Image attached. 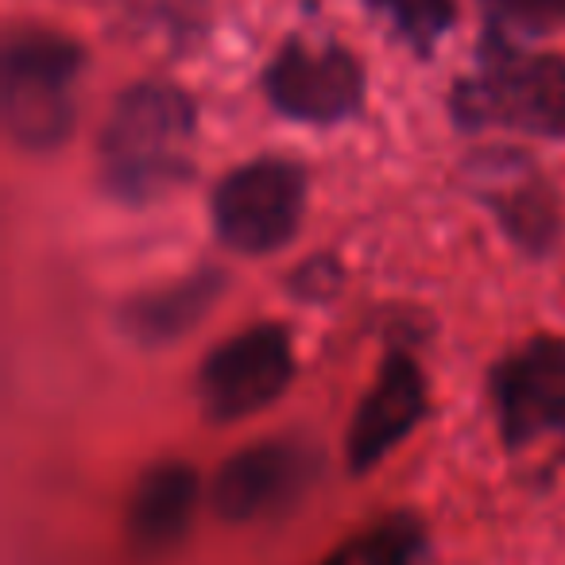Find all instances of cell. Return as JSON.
<instances>
[{
	"label": "cell",
	"mask_w": 565,
	"mask_h": 565,
	"mask_svg": "<svg viewBox=\"0 0 565 565\" xmlns=\"http://www.w3.org/2000/svg\"><path fill=\"white\" fill-rule=\"evenodd\" d=\"M275 113L302 125H341L364 105V71L338 43L287 40L264 71Z\"/></svg>",
	"instance_id": "7"
},
{
	"label": "cell",
	"mask_w": 565,
	"mask_h": 565,
	"mask_svg": "<svg viewBox=\"0 0 565 565\" xmlns=\"http://www.w3.org/2000/svg\"><path fill=\"white\" fill-rule=\"evenodd\" d=\"M86 55L71 35L12 28L0 55V120L24 151H55L78 120V78Z\"/></svg>",
	"instance_id": "3"
},
{
	"label": "cell",
	"mask_w": 565,
	"mask_h": 565,
	"mask_svg": "<svg viewBox=\"0 0 565 565\" xmlns=\"http://www.w3.org/2000/svg\"><path fill=\"white\" fill-rule=\"evenodd\" d=\"M484 12L500 35L542 40L565 28V0H484Z\"/></svg>",
	"instance_id": "15"
},
{
	"label": "cell",
	"mask_w": 565,
	"mask_h": 565,
	"mask_svg": "<svg viewBox=\"0 0 565 565\" xmlns=\"http://www.w3.org/2000/svg\"><path fill=\"white\" fill-rule=\"evenodd\" d=\"M318 465L322 461L307 441L271 438L244 446L213 477V511L228 523L279 515L307 495Z\"/></svg>",
	"instance_id": "8"
},
{
	"label": "cell",
	"mask_w": 565,
	"mask_h": 565,
	"mask_svg": "<svg viewBox=\"0 0 565 565\" xmlns=\"http://www.w3.org/2000/svg\"><path fill=\"white\" fill-rule=\"evenodd\" d=\"M213 233L241 256H271L299 236L307 213V171L295 159L259 156L213 186Z\"/></svg>",
	"instance_id": "4"
},
{
	"label": "cell",
	"mask_w": 565,
	"mask_h": 565,
	"mask_svg": "<svg viewBox=\"0 0 565 565\" xmlns=\"http://www.w3.org/2000/svg\"><path fill=\"white\" fill-rule=\"evenodd\" d=\"M426 376L407 353H387L380 364L376 384L361 399L353 423H349V469L369 472L392 454L395 446L411 438L418 423L426 418Z\"/></svg>",
	"instance_id": "9"
},
{
	"label": "cell",
	"mask_w": 565,
	"mask_h": 565,
	"mask_svg": "<svg viewBox=\"0 0 565 565\" xmlns=\"http://www.w3.org/2000/svg\"><path fill=\"white\" fill-rule=\"evenodd\" d=\"M326 565H430V534L418 515L395 511L341 542Z\"/></svg>",
	"instance_id": "13"
},
{
	"label": "cell",
	"mask_w": 565,
	"mask_h": 565,
	"mask_svg": "<svg viewBox=\"0 0 565 565\" xmlns=\"http://www.w3.org/2000/svg\"><path fill=\"white\" fill-rule=\"evenodd\" d=\"M364 4L418 55H430L457 20L454 0H364Z\"/></svg>",
	"instance_id": "14"
},
{
	"label": "cell",
	"mask_w": 565,
	"mask_h": 565,
	"mask_svg": "<svg viewBox=\"0 0 565 565\" xmlns=\"http://www.w3.org/2000/svg\"><path fill=\"white\" fill-rule=\"evenodd\" d=\"M449 109L465 132L503 128L565 140V58L523 51L500 32L488 35L477 71L457 78Z\"/></svg>",
	"instance_id": "2"
},
{
	"label": "cell",
	"mask_w": 565,
	"mask_h": 565,
	"mask_svg": "<svg viewBox=\"0 0 565 565\" xmlns=\"http://www.w3.org/2000/svg\"><path fill=\"white\" fill-rule=\"evenodd\" d=\"M198 508V472L186 461H159L136 480L125 531L140 554H163L179 546Z\"/></svg>",
	"instance_id": "10"
},
{
	"label": "cell",
	"mask_w": 565,
	"mask_h": 565,
	"mask_svg": "<svg viewBox=\"0 0 565 565\" xmlns=\"http://www.w3.org/2000/svg\"><path fill=\"white\" fill-rule=\"evenodd\" d=\"M198 109L171 82H136L113 102L97 140V179L125 205H151L179 190L194 163Z\"/></svg>",
	"instance_id": "1"
},
{
	"label": "cell",
	"mask_w": 565,
	"mask_h": 565,
	"mask_svg": "<svg viewBox=\"0 0 565 565\" xmlns=\"http://www.w3.org/2000/svg\"><path fill=\"white\" fill-rule=\"evenodd\" d=\"M477 194L488 202L503 233L526 252H546L557 241V198L531 167L484 163Z\"/></svg>",
	"instance_id": "12"
},
{
	"label": "cell",
	"mask_w": 565,
	"mask_h": 565,
	"mask_svg": "<svg viewBox=\"0 0 565 565\" xmlns=\"http://www.w3.org/2000/svg\"><path fill=\"white\" fill-rule=\"evenodd\" d=\"M225 291V275L202 267V271L174 279L156 291H143L136 299H128L120 307V330L143 349H163L174 345L179 338H186L190 330L205 322V315L213 310V302Z\"/></svg>",
	"instance_id": "11"
},
{
	"label": "cell",
	"mask_w": 565,
	"mask_h": 565,
	"mask_svg": "<svg viewBox=\"0 0 565 565\" xmlns=\"http://www.w3.org/2000/svg\"><path fill=\"white\" fill-rule=\"evenodd\" d=\"M295 380L291 330L259 322L213 349L198 369V403L210 423H241L271 407Z\"/></svg>",
	"instance_id": "6"
},
{
	"label": "cell",
	"mask_w": 565,
	"mask_h": 565,
	"mask_svg": "<svg viewBox=\"0 0 565 565\" xmlns=\"http://www.w3.org/2000/svg\"><path fill=\"white\" fill-rule=\"evenodd\" d=\"M500 438L511 454L550 449L565 461V341L531 338L492 369Z\"/></svg>",
	"instance_id": "5"
}]
</instances>
